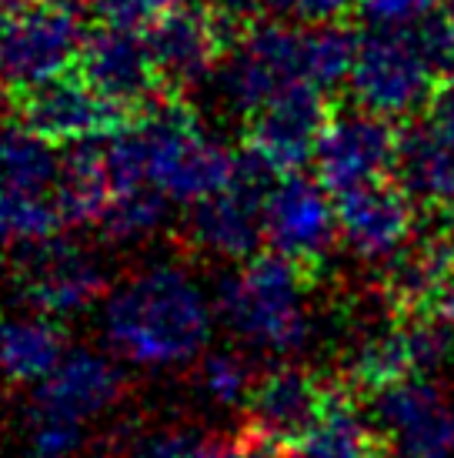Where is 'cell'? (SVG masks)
Segmentation results:
<instances>
[{"label": "cell", "mask_w": 454, "mask_h": 458, "mask_svg": "<svg viewBox=\"0 0 454 458\" xmlns=\"http://www.w3.org/2000/svg\"><path fill=\"white\" fill-rule=\"evenodd\" d=\"M104 151L114 191H151L171 208L207 201L231 184L240 161L181 104H151L114 131Z\"/></svg>", "instance_id": "1"}, {"label": "cell", "mask_w": 454, "mask_h": 458, "mask_svg": "<svg viewBox=\"0 0 454 458\" xmlns=\"http://www.w3.org/2000/svg\"><path fill=\"white\" fill-rule=\"evenodd\" d=\"M217 305L177 261H154L124 278L104 301L114 355L138 369H181L204 358Z\"/></svg>", "instance_id": "2"}, {"label": "cell", "mask_w": 454, "mask_h": 458, "mask_svg": "<svg viewBox=\"0 0 454 458\" xmlns=\"http://www.w3.org/2000/svg\"><path fill=\"white\" fill-rule=\"evenodd\" d=\"M357 44L340 30H288L265 27L231 54L221 71L224 101L251 117L267 101L294 88H317L328 94L351 81Z\"/></svg>", "instance_id": "3"}, {"label": "cell", "mask_w": 454, "mask_h": 458, "mask_svg": "<svg viewBox=\"0 0 454 458\" xmlns=\"http://www.w3.org/2000/svg\"><path fill=\"white\" fill-rule=\"evenodd\" d=\"M454 71V30L417 24L411 30H378L357 44L351 98L378 117H408L425 111L438 90V77Z\"/></svg>", "instance_id": "4"}, {"label": "cell", "mask_w": 454, "mask_h": 458, "mask_svg": "<svg viewBox=\"0 0 454 458\" xmlns=\"http://www.w3.org/2000/svg\"><path fill=\"white\" fill-rule=\"evenodd\" d=\"M217 315L248 348L274 358L298 355L311 342V305L304 267L274 255H254L217 288Z\"/></svg>", "instance_id": "5"}, {"label": "cell", "mask_w": 454, "mask_h": 458, "mask_svg": "<svg viewBox=\"0 0 454 458\" xmlns=\"http://www.w3.org/2000/svg\"><path fill=\"white\" fill-rule=\"evenodd\" d=\"M278 178L281 174H274L265 161L244 151L231 184L194 208L190 242L204 255L221 258V261H251L261 242H267L265 204Z\"/></svg>", "instance_id": "6"}, {"label": "cell", "mask_w": 454, "mask_h": 458, "mask_svg": "<svg viewBox=\"0 0 454 458\" xmlns=\"http://www.w3.org/2000/svg\"><path fill=\"white\" fill-rule=\"evenodd\" d=\"M451 355V328L438 318L388 321L365 331L348 352L344 371L354 388L378 394L408 378H431Z\"/></svg>", "instance_id": "7"}, {"label": "cell", "mask_w": 454, "mask_h": 458, "mask_svg": "<svg viewBox=\"0 0 454 458\" xmlns=\"http://www.w3.org/2000/svg\"><path fill=\"white\" fill-rule=\"evenodd\" d=\"M367 415L388 458H454V398L434 378L371 394Z\"/></svg>", "instance_id": "8"}, {"label": "cell", "mask_w": 454, "mask_h": 458, "mask_svg": "<svg viewBox=\"0 0 454 458\" xmlns=\"http://www.w3.org/2000/svg\"><path fill=\"white\" fill-rule=\"evenodd\" d=\"M80 27L61 0H38L0 27V71L17 88H44L80 57Z\"/></svg>", "instance_id": "9"}, {"label": "cell", "mask_w": 454, "mask_h": 458, "mask_svg": "<svg viewBox=\"0 0 454 458\" xmlns=\"http://www.w3.org/2000/svg\"><path fill=\"white\" fill-rule=\"evenodd\" d=\"M265 231L271 251L304 271L328 261L340 242L338 201L317 178L281 174L265 204Z\"/></svg>", "instance_id": "10"}, {"label": "cell", "mask_w": 454, "mask_h": 458, "mask_svg": "<svg viewBox=\"0 0 454 458\" xmlns=\"http://www.w3.org/2000/svg\"><path fill=\"white\" fill-rule=\"evenodd\" d=\"M398 157L401 134L391 121L354 107L331 117L321 134L315 154L317 181L338 198L378 181H391V174H398Z\"/></svg>", "instance_id": "11"}, {"label": "cell", "mask_w": 454, "mask_h": 458, "mask_svg": "<svg viewBox=\"0 0 454 458\" xmlns=\"http://www.w3.org/2000/svg\"><path fill=\"white\" fill-rule=\"evenodd\" d=\"M104 288V267L88 248L54 238L21 251V294L40 315L57 321L80 315L101 298Z\"/></svg>", "instance_id": "12"}, {"label": "cell", "mask_w": 454, "mask_h": 458, "mask_svg": "<svg viewBox=\"0 0 454 458\" xmlns=\"http://www.w3.org/2000/svg\"><path fill=\"white\" fill-rule=\"evenodd\" d=\"M328 121L324 90L294 88L248 117V154L265 161L274 174H298L315 161Z\"/></svg>", "instance_id": "13"}, {"label": "cell", "mask_w": 454, "mask_h": 458, "mask_svg": "<svg viewBox=\"0 0 454 458\" xmlns=\"http://www.w3.org/2000/svg\"><path fill=\"white\" fill-rule=\"evenodd\" d=\"M124 398V371L104 352L74 348L61 365L34 388L30 415L57 419L77 428H88L90 421L107 415Z\"/></svg>", "instance_id": "14"}, {"label": "cell", "mask_w": 454, "mask_h": 458, "mask_svg": "<svg viewBox=\"0 0 454 458\" xmlns=\"http://www.w3.org/2000/svg\"><path fill=\"white\" fill-rule=\"evenodd\" d=\"M340 242L365 265H391L415 238V201L394 181L338 194Z\"/></svg>", "instance_id": "15"}, {"label": "cell", "mask_w": 454, "mask_h": 458, "mask_svg": "<svg viewBox=\"0 0 454 458\" xmlns=\"http://www.w3.org/2000/svg\"><path fill=\"white\" fill-rule=\"evenodd\" d=\"M77 74L117 111L151 107L147 101L164 84L147 40L138 38L130 27L117 24L104 27L94 38L84 40L80 57H77Z\"/></svg>", "instance_id": "16"}, {"label": "cell", "mask_w": 454, "mask_h": 458, "mask_svg": "<svg viewBox=\"0 0 454 458\" xmlns=\"http://www.w3.org/2000/svg\"><path fill=\"white\" fill-rule=\"evenodd\" d=\"M121 114L111 101H104L84 77L63 74L44 88H34L24 104V124L38 131L54 148H74L90 140L111 138L121 128Z\"/></svg>", "instance_id": "17"}, {"label": "cell", "mask_w": 454, "mask_h": 458, "mask_svg": "<svg viewBox=\"0 0 454 458\" xmlns=\"http://www.w3.org/2000/svg\"><path fill=\"white\" fill-rule=\"evenodd\" d=\"M328 388L301 365H278L257 378L248 402L251 432L274 448H290L328 402Z\"/></svg>", "instance_id": "18"}, {"label": "cell", "mask_w": 454, "mask_h": 458, "mask_svg": "<svg viewBox=\"0 0 454 458\" xmlns=\"http://www.w3.org/2000/svg\"><path fill=\"white\" fill-rule=\"evenodd\" d=\"M147 47L164 84L174 88H194L217 67L221 57V38L217 27L194 11L167 13L161 24H154Z\"/></svg>", "instance_id": "19"}, {"label": "cell", "mask_w": 454, "mask_h": 458, "mask_svg": "<svg viewBox=\"0 0 454 458\" xmlns=\"http://www.w3.org/2000/svg\"><path fill=\"white\" fill-rule=\"evenodd\" d=\"M398 184L411 194V201L451 217L454 225V138L431 131L425 121L411 124L408 134H401Z\"/></svg>", "instance_id": "20"}, {"label": "cell", "mask_w": 454, "mask_h": 458, "mask_svg": "<svg viewBox=\"0 0 454 458\" xmlns=\"http://www.w3.org/2000/svg\"><path fill=\"white\" fill-rule=\"evenodd\" d=\"M67 358L61 321L40 311H21L0 318V378L38 388Z\"/></svg>", "instance_id": "21"}, {"label": "cell", "mask_w": 454, "mask_h": 458, "mask_svg": "<svg viewBox=\"0 0 454 458\" xmlns=\"http://www.w3.org/2000/svg\"><path fill=\"white\" fill-rule=\"evenodd\" d=\"M288 458H388L378 432L344 394H328L315 425L288 448Z\"/></svg>", "instance_id": "22"}, {"label": "cell", "mask_w": 454, "mask_h": 458, "mask_svg": "<svg viewBox=\"0 0 454 458\" xmlns=\"http://www.w3.org/2000/svg\"><path fill=\"white\" fill-rule=\"evenodd\" d=\"M114 198V178L107 165L104 140L74 144L61 154V178H57V204L63 225H97Z\"/></svg>", "instance_id": "23"}, {"label": "cell", "mask_w": 454, "mask_h": 458, "mask_svg": "<svg viewBox=\"0 0 454 458\" xmlns=\"http://www.w3.org/2000/svg\"><path fill=\"white\" fill-rule=\"evenodd\" d=\"M261 375H254L251 358L244 355L240 348H214V352H204L201 358V385L204 398L217 408H238L251 402V392Z\"/></svg>", "instance_id": "24"}, {"label": "cell", "mask_w": 454, "mask_h": 458, "mask_svg": "<svg viewBox=\"0 0 454 458\" xmlns=\"http://www.w3.org/2000/svg\"><path fill=\"white\" fill-rule=\"evenodd\" d=\"M171 204L151 191H114L107 211H104L101 231L117 244L144 242L154 231L164 228Z\"/></svg>", "instance_id": "25"}, {"label": "cell", "mask_w": 454, "mask_h": 458, "mask_svg": "<svg viewBox=\"0 0 454 458\" xmlns=\"http://www.w3.org/2000/svg\"><path fill=\"white\" fill-rule=\"evenodd\" d=\"M204 445L207 438L190 428H161L140 445L138 458H201Z\"/></svg>", "instance_id": "26"}, {"label": "cell", "mask_w": 454, "mask_h": 458, "mask_svg": "<svg viewBox=\"0 0 454 458\" xmlns=\"http://www.w3.org/2000/svg\"><path fill=\"white\" fill-rule=\"evenodd\" d=\"M201 458H278V448L251 432L240 438H207Z\"/></svg>", "instance_id": "27"}, {"label": "cell", "mask_w": 454, "mask_h": 458, "mask_svg": "<svg viewBox=\"0 0 454 458\" xmlns=\"http://www.w3.org/2000/svg\"><path fill=\"white\" fill-rule=\"evenodd\" d=\"M428 315H431V318L441 321L444 328H451V331H454V275L448 278V284L441 288V294L434 298V305H431Z\"/></svg>", "instance_id": "28"}, {"label": "cell", "mask_w": 454, "mask_h": 458, "mask_svg": "<svg viewBox=\"0 0 454 458\" xmlns=\"http://www.w3.org/2000/svg\"><path fill=\"white\" fill-rule=\"evenodd\" d=\"M0 81H4V71H0Z\"/></svg>", "instance_id": "29"}]
</instances>
